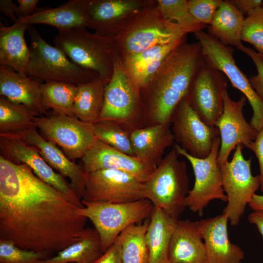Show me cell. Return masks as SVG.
Instances as JSON below:
<instances>
[{
  "mask_svg": "<svg viewBox=\"0 0 263 263\" xmlns=\"http://www.w3.org/2000/svg\"><path fill=\"white\" fill-rule=\"evenodd\" d=\"M194 34L201 44L205 60L214 68L223 73L232 85L240 91L249 101L253 110L250 124L258 132L263 125V101L251 86L249 79L236 65L234 48L222 44L203 30Z\"/></svg>",
  "mask_w": 263,
  "mask_h": 263,
  "instance_id": "9c48e42d",
  "label": "cell"
},
{
  "mask_svg": "<svg viewBox=\"0 0 263 263\" xmlns=\"http://www.w3.org/2000/svg\"></svg>",
  "mask_w": 263,
  "mask_h": 263,
  "instance_id": "f907efd6",
  "label": "cell"
},
{
  "mask_svg": "<svg viewBox=\"0 0 263 263\" xmlns=\"http://www.w3.org/2000/svg\"><path fill=\"white\" fill-rule=\"evenodd\" d=\"M77 85L61 82L41 84L40 92L45 107L61 115L75 116L74 104Z\"/></svg>",
  "mask_w": 263,
  "mask_h": 263,
  "instance_id": "d6a6232c",
  "label": "cell"
},
{
  "mask_svg": "<svg viewBox=\"0 0 263 263\" xmlns=\"http://www.w3.org/2000/svg\"><path fill=\"white\" fill-rule=\"evenodd\" d=\"M262 7L263 8V0L262 4Z\"/></svg>",
  "mask_w": 263,
  "mask_h": 263,
  "instance_id": "681fc988",
  "label": "cell"
},
{
  "mask_svg": "<svg viewBox=\"0 0 263 263\" xmlns=\"http://www.w3.org/2000/svg\"><path fill=\"white\" fill-rule=\"evenodd\" d=\"M81 200L0 155V240L49 257L89 235Z\"/></svg>",
  "mask_w": 263,
  "mask_h": 263,
  "instance_id": "6da1fadb",
  "label": "cell"
},
{
  "mask_svg": "<svg viewBox=\"0 0 263 263\" xmlns=\"http://www.w3.org/2000/svg\"><path fill=\"white\" fill-rule=\"evenodd\" d=\"M244 19L231 0H222L212 22L207 26V33L222 44L238 49L243 45L241 33Z\"/></svg>",
  "mask_w": 263,
  "mask_h": 263,
  "instance_id": "f1b7e54d",
  "label": "cell"
},
{
  "mask_svg": "<svg viewBox=\"0 0 263 263\" xmlns=\"http://www.w3.org/2000/svg\"><path fill=\"white\" fill-rule=\"evenodd\" d=\"M185 40L186 38L168 43L158 44L121 58L126 70L140 90L147 85L168 56Z\"/></svg>",
  "mask_w": 263,
  "mask_h": 263,
  "instance_id": "484cf974",
  "label": "cell"
},
{
  "mask_svg": "<svg viewBox=\"0 0 263 263\" xmlns=\"http://www.w3.org/2000/svg\"><path fill=\"white\" fill-rule=\"evenodd\" d=\"M29 25L16 22L10 26L0 25V64L14 71L27 74L31 52L24 38Z\"/></svg>",
  "mask_w": 263,
  "mask_h": 263,
  "instance_id": "4316f807",
  "label": "cell"
},
{
  "mask_svg": "<svg viewBox=\"0 0 263 263\" xmlns=\"http://www.w3.org/2000/svg\"><path fill=\"white\" fill-rule=\"evenodd\" d=\"M153 0H89V27L102 36H114Z\"/></svg>",
  "mask_w": 263,
  "mask_h": 263,
  "instance_id": "ac0fdd59",
  "label": "cell"
},
{
  "mask_svg": "<svg viewBox=\"0 0 263 263\" xmlns=\"http://www.w3.org/2000/svg\"><path fill=\"white\" fill-rule=\"evenodd\" d=\"M249 149L255 153L260 167L261 185L260 190L263 192V125L258 132L255 141L252 143Z\"/></svg>",
  "mask_w": 263,
  "mask_h": 263,
  "instance_id": "60d3db41",
  "label": "cell"
},
{
  "mask_svg": "<svg viewBox=\"0 0 263 263\" xmlns=\"http://www.w3.org/2000/svg\"><path fill=\"white\" fill-rule=\"evenodd\" d=\"M224 100L223 112L215 125L221 138L218 156L220 167L228 162L231 151L238 145H242L249 149L258 133L244 116L243 110L247 100L244 95L234 101L226 91Z\"/></svg>",
  "mask_w": 263,
  "mask_h": 263,
  "instance_id": "2e32d148",
  "label": "cell"
},
{
  "mask_svg": "<svg viewBox=\"0 0 263 263\" xmlns=\"http://www.w3.org/2000/svg\"><path fill=\"white\" fill-rule=\"evenodd\" d=\"M104 252L100 236L94 228L89 235L58 252L56 256L35 263H93Z\"/></svg>",
  "mask_w": 263,
  "mask_h": 263,
  "instance_id": "4dcf8cb0",
  "label": "cell"
},
{
  "mask_svg": "<svg viewBox=\"0 0 263 263\" xmlns=\"http://www.w3.org/2000/svg\"><path fill=\"white\" fill-rule=\"evenodd\" d=\"M55 46L73 62L93 71L107 84L119 54L113 36L92 33L86 28L58 31L54 39Z\"/></svg>",
  "mask_w": 263,
  "mask_h": 263,
  "instance_id": "3957f363",
  "label": "cell"
},
{
  "mask_svg": "<svg viewBox=\"0 0 263 263\" xmlns=\"http://www.w3.org/2000/svg\"><path fill=\"white\" fill-rule=\"evenodd\" d=\"M106 85L98 76L88 82L77 85L74 104L75 117L91 124L99 120L104 105Z\"/></svg>",
  "mask_w": 263,
  "mask_h": 263,
  "instance_id": "f546056e",
  "label": "cell"
},
{
  "mask_svg": "<svg viewBox=\"0 0 263 263\" xmlns=\"http://www.w3.org/2000/svg\"><path fill=\"white\" fill-rule=\"evenodd\" d=\"M169 124H158L133 130L131 139L135 156L157 166L175 138Z\"/></svg>",
  "mask_w": 263,
  "mask_h": 263,
  "instance_id": "d4e9b609",
  "label": "cell"
},
{
  "mask_svg": "<svg viewBox=\"0 0 263 263\" xmlns=\"http://www.w3.org/2000/svg\"><path fill=\"white\" fill-rule=\"evenodd\" d=\"M169 263H206V252L197 221L178 220L169 250Z\"/></svg>",
  "mask_w": 263,
  "mask_h": 263,
  "instance_id": "cb8c5ba5",
  "label": "cell"
},
{
  "mask_svg": "<svg viewBox=\"0 0 263 263\" xmlns=\"http://www.w3.org/2000/svg\"><path fill=\"white\" fill-rule=\"evenodd\" d=\"M222 0H189L187 1L188 10L199 23L209 25L212 22L215 13Z\"/></svg>",
  "mask_w": 263,
  "mask_h": 263,
  "instance_id": "f35d334b",
  "label": "cell"
},
{
  "mask_svg": "<svg viewBox=\"0 0 263 263\" xmlns=\"http://www.w3.org/2000/svg\"><path fill=\"white\" fill-rule=\"evenodd\" d=\"M241 40L253 45L258 53L263 55V8L250 11L244 21Z\"/></svg>",
  "mask_w": 263,
  "mask_h": 263,
  "instance_id": "8d00e7d4",
  "label": "cell"
},
{
  "mask_svg": "<svg viewBox=\"0 0 263 263\" xmlns=\"http://www.w3.org/2000/svg\"><path fill=\"white\" fill-rule=\"evenodd\" d=\"M38 0H18L19 3L16 13L18 19L29 17L37 8Z\"/></svg>",
  "mask_w": 263,
  "mask_h": 263,
  "instance_id": "7bdbcfd3",
  "label": "cell"
},
{
  "mask_svg": "<svg viewBox=\"0 0 263 263\" xmlns=\"http://www.w3.org/2000/svg\"><path fill=\"white\" fill-rule=\"evenodd\" d=\"M150 218L143 223L132 225L117 237L121 248L122 263H148L146 233Z\"/></svg>",
  "mask_w": 263,
  "mask_h": 263,
  "instance_id": "1f68e13d",
  "label": "cell"
},
{
  "mask_svg": "<svg viewBox=\"0 0 263 263\" xmlns=\"http://www.w3.org/2000/svg\"><path fill=\"white\" fill-rule=\"evenodd\" d=\"M228 78L204 58L191 84L186 98L207 125L215 127L224 110V97Z\"/></svg>",
  "mask_w": 263,
  "mask_h": 263,
  "instance_id": "4fadbf2b",
  "label": "cell"
},
{
  "mask_svg": "<svg viewBox=\"0 0 263 263\" xmlns=\"http://www.w3.org/2000/svg\"><path fill=\"white\" fill-rule=\"evenodd\" d=\"M96 138L114 149L134 156L131 139L132 131L111 120H100L92 124Z\"/></svg>",
  "mask_w": 263,
  "mask_h": 263,
  "instance_id": "e575fe53",
  "label": "cell"
},
{
  "mask_svg": "<svg viewBox=\"0 0 263 263\" xmlns=\"http://www.w3.org/2000/svg\"><path fill=\"white\" fill-rule=\"evenodd\" d=\"M163 17L189 33L202 30L206 25L198 23L191 15L187 0H155Z\"/></svg>",
  "mask_w": 263,
  "mask_h": 263,
  "instance_id": "d590c367",
  "label": "cell"
},
{
  "mask_svg": "<svg viewBox=\"0 0 263 263\" xmlns=\"http://www.w3.org/2000/svg\"><path fill=\"white\" fill-rule=\"evenodd\" d=\"M178 220L154 207L146 233L148 263H169V244Z\"/></svg>",
  "mask_w": 263,
  "mask_h": 263,
  "instance_id": "83f0119b",
  "label": "cell"
},
{
  "mask_svg": "<svg viewBox=\"0 0 263 263\" xmlns=\"http://www.w3.org/2000/svg\"><path fill=\"white\" fill-rule=\"evenodd\" d=\"M26 73L0 65V94L9 101L22 104L38 115H48L40 92V83Z\"/></svg>",
  "mask_w": 263,
  "mask_h": 263,
  "instance_id": "7402d4cb",
  "label": "cell"
},
{
  "mask_svg": "<svg viewBox=\"0 0 263 263\" xmlns=\"http://www.w3.org/2000/svg\"><path fill=\"white\" fill-rule=\"evenodd\" d=\"M79 213L93 224L105 252L129 226L149 218L154 206L147 199L125 203L90 202L81 200Z\"/></svg>",
  "mask_w": 263,
  "mask_h": 263,
  "instance_id": "ba28073f",
  "label": "cell"
},
{
  "mask_svg": "<svg viewBox=\"0 0 263 263\" xmlns=\"http://www.w3.org/2000/svg\"><path fill=\"white\" fill-rule=\"evenodd\" d=\"M249 222L255 225L263 237V210H254L248 217Z\"/></svg>",
  "mask_w": 263,
  "mask_h": 263,
  "instance_id": "bcb514c9",
  "label": "cell"
},
{
  "mask_svg": "<svg viewBox=\"0 0 263 263\" xmlns=\"http://www.w3.org/2000/svg\"><path fill=\"white\" fill-rule=\"evenodd\" d=\"M143 183L133 176L115 169L86 173L82 200L90 202L125 203L142 198Z\"/></svg>",
  "mask_w": 263,
  "mask_h": 263,
  "instance_id": "5bb4252c",
  "label": "cell"
},
{
  "mask_svg": "<svg viewBox=\"0 0 263 263\" xmlns=\"http://www.w3.org/2000/svg\"><path fill=\"white\" fill-rule=\"evenodd\" d=\"M86 173L100 169H115L126 172L145 182L157 166L119 151L96 138L81 158Z\"/></svg>",
  "mask_w": 263,
  "mask_h": 263,
  "instance_id": "e0dca14e",
  "label": "cell"
},
{
  "mask_svg": "<svg viewBox=\"0 0 263 263\" xmlns=\"http://www.w3.org/2000/svg\"><path fill=\"white\" fill-rule=\"evenodd\" d=\"M36 116L38 115L25 106L0 96V135L13 134L30 128L35 126Z\"/></svg>",
  "mask_w": 263,
  "mask_h": 263,
  "instance_id": "836d02e7",
  "label": "cell"
},
{
  "mask_svg": "<svg viewBox=\"0 0 263 263\" xmlns=\"http://www.w3.org/2000/svg\"><path fill=\"white\" fill-rule=\"evenodd\" d=\"M244 146L239 145L230 162L220 167L223 188L227 204L223 213L227 215L231 225H237L245 207L260 188V175L253 176L251 170L252 157L245 159Z\"/></svg>",
  "mask_w": 263,
  "mask_h": 263,
  "instance_id": "8fae6325",
  "label": "cell"
},
{
  "mask_svg": "<svg viewBox=\"0 0 263 263\" xmlns=\"http://www.w3.org/2000/svg\"><path fill=\"white\" fill-rule=\"evenodd\" d=\"M236 8L244 15L250 11L262 6V0H231Z\"/></svg>",
  "mask_w": 263,
  "mask_h": 263,
  "instance_id": "ee69618b",
  "label": "cell"
},
{
  "mask_svg": "<svg viewBox=\"0 0 263 263\" xmlns=\"http://www.w3.org/2000/svg\"><path fill=\"white\" fill-rule=\"evenodd\" d=\"M170 123L177 144L196 158L207 157L214 141L220 136L217 128L206 124L186 97L175 108Z\"/></svg>",
  "mask_w": 263,
  "mask_h": 263,
  "instance_id": "9a60e30c",
  "label": "cell"
},
{
  "mask_svg": "<svg viewBox=\"0 0 263 263\" xmlns=\"http://www.w3.org/2000/svg\"><path fill=\"white\" fill-rule=\"evenodd\" d=\"M228 217L222 213L197 221L206 252V263H241L244 252L229 240Z\"/></svg>",
  "mask_w": 263,
  "mask_h": 263,
  "instance_id": "44dd1931",
  "label": "cell"
},
{
  "mask_svg": "<svg viewBox=\"0 0 263 263\" xmlns=\"http://www.w3.org/2000/svg\"><path fill=\"white\" fill-rule=\"evenodd\" d=\"M48 258L44 253L22 249L11 241L0 240V263H35Z\"/></svg>",
  "mask_w": 263,
  "mask_h": 263,
  "instance_id": "74e56055",
  "label": "cell"
},
{
  "mask_svg": "<svg viewBox=\"0 0 263 263\" xmlns=\"http://www.w3.org/2000/svg\"><path fill=\"white\" fill-rule=\"evenodd\" d=\"M100 120L116 122L131 131L143 128L140 89L126 70L119 54L114 61L112 76L105 86Z\"/></svg>",
  "mask_w": 263,
  "mask_h": 263,
  "instance_id": "52a82bcc",
  "label": "cell"
},
{
  "mask_svg": "<svg viewBox=\"0 0 263 263\" xmlns=\"http://www.w3.org/2000/svg\"><path fill=\"white\" fill-rule=\"evenodd\" d=\"M93 263H122L118 240L116 239L113 244Z\"/></svg>",
  "mask_w": 263,
  "mask_h": 263,
  "instance_id": "b9f144b4",
  "label": "cell"
},
{
  "mask_svg": "<svg viewBox=\"0 0 263 263\" xmlns=\"http://www.w3.org/2000/svg\"><path fill=\"white\" fill-rule=\"evenodd\" d=\"M88 3L89 0H70L56 8H37L32 15L16 22L29 26L48 25L58 31L89 27Z\"/></svg>",
  "mask_w": 263,
  "mask_h": 263,
  "instance_id": "603a6c76",
  "label": "cell"
},
{
  "mask_svg": "<svg viewBox=\"0 0 263 263\" xmlns=\"http://www.w3.org/2000/svg\"><path fill=\"white\" fill-rule=\"evenodd\" d=\"M220 145L219 136L214 141L211 151L205 158L192 156L177 144L174 146L178 154L185 157L191 165L195 182L193 188L189 191L185 199V203L186 207L199 216L203 215L205 208L212 200L227 201L218 162Z\"/></svg>",
  "mask_w": 263,
  "mask_h": 263,
  "instance_id": "30bf717a",
  "label": "cell"
},
{
  "mask_svg": "<svg viewBox=\"0 0 263 263\" xmlns=\"http://www.w3.org/2000/svg\"><path fill=\"white\" fill-rule=\"evenodd\" d=\"M34 123L46 139L61 147L72 161L81 158L96 139L92 124L75 116L53 112L52 115L35 117Z\"/></svg>",
  "mask_w": 263,
  "mask_h": 263,
  "instance_id": "7c38bea8",
  "label": "cell"
},
{
  "mask_svg": "<svg viewBox=\"0 0 263 263\" xmlns=\"http://www.w3.org/2000/svg\"><path fill=\"white\" fill-rule=\"evenodd\" d=\"M31 43L27 74L38 80L78 85L99 76L71 61L59 48L48 44L33 26L27 29Z\"/></svg>",
  "mask_w": 263,
  "mask_h": 263,
  "instance_id": "8992f818",
  "label": "cell"
},
{
  "mask_svg": "<svg viewBox=\"0 0 263 263\" xmlns=\"http://www.w3.org/2000/svg\"><path fill=\"white\" fill-rule=\"evenodd\" d=\"M259 55L260 56V58H261V59L263 61V55H260V54H259Z\"/></svg>",
  "mask_w": 263,
  "mask_h": 263,
  "instance_id": "c3c4849f",
  "label": "cell"
},
{
  "mask_svg": "<svg viewBox=\"0 0 263 263\" xmlns=\"http://www.w3.org/2000/svg\"><path fill=\"white\" fill-rule=\"evenodd\" d=\"M188 34L176 23L166 19L153 0L113 37L123 58L158 44L182 39Z\"/></svg>",
  "mask_w": 263,
  "mask_h": 263,
  "instance_id": "277c9868",
  "label": "cell"
},
{
  "mask_svg": "<svg viewBox=\"0 0 263 263\" xmlns=\"http://www.w3.org/2000/svg\"><path fill=\"white\" fill-rule=\"evenodd\" d=\"M37 129L34 126L17 133L2 135L17 139L36 149L49 166L57 170L63 177L70 179L71 188L77 197L82 200L86 176L82 166L70 160L56 144L41 135Z\"/></svg>",
  "mask_w": 263,
  "mask_h": 263,
  "instance_id": "ffe728a7",
  "label": "cell"
},
{
  "mask_svg": "<svg viewBox=\"0 0 263 263\" xmlns=\"http://www.w3.org/2000/svg\"><path fill=\"white\" fill-rule=\"evenodd\" d=\"M238 50L248 56L255 64L258 74L250 77L249 80L254 91L263 101V61L259 54L250 47L243 45Z\"/></svg>",
  "mask_w": 263,
  "mask_h": 263,
  "instance_id": "ab89813d",
  "label": "cell"
},
{
  "mask_svg": "<svg viewBox=\"0 0 263 263\" xmlns=\"http://www.w3.org/2000/svg\"><path fill=\"white\" fill-rule=\"evenodd\" d=\"M178 156L174 147L143 183L142 190L143 199L176 219L186 207L185 200L189 191L186 163Z\"/></svg>",
  "mask_w": 263,
  "mask_h": 263,
  "instance_id": "5b68a950",
  "label": "cell"
},
{
  "mask_svg": "<svg viewBox=\"0 0 263 263\" xmlns=\"http://www.w3.org/2000/svg\"><path fill=\"white\" fill-rule=\"evenodd\" d=\"M204 60L199 42L185 40L168 56L147 85L140 90L143 127L171 124L173 111L187 96Z\"/></svg>",
  "mask_w": 263,
  "mask_h": 263,
  "instance_id": "7a4b0ae2",
  "label": "cell"
},
{
  "mask_svg": "<svg viewBox=\"0 0 263 263\" xmlns=\"http://www.w3.org/2000/svg\"><path fill=\"white\" fill-rule=\"evenodd\" d=\"M248 205L254 210H263V195L255 193Z\"/></svg>",
  "mask_w": 263,
  "mask_h": 263,
  "instance_id": "7dc6e473",
  "label": "cell"
},
{
  "mask_svg": "<svg viewBox=\"0 0 263 263\" xmlns=\"http://www.w3.org/2000/svg\"><path fill=\"white\" fill-rule=\"evenodd\" d=\"M18 5L14 3L12 0H0V11L12 20L14 23L18 20L16 13Z\"/></svg>",
  "mask_w": 263,
  "mask_h": 263,
  "instance_id": "f6af8a7d",
  "label": "cell"
},
{
  "mask_svg": "<svg viewBox=\"0 0 263 263\" xmlns=\"http://www.w3.org/2000/svg\"><path fill=\"white\" fill-rule=\"evenodd\" d=\"M0 156L5 159L27 166L45 183L72 198L80 200L70 184L56 173L33 147L17 139L0 135Z\"/></svg>",
  "mask_w": 263,
  "mask_h": 263,
  "instance_id": "d6986e66",
  "label": "cell"
}]
</instances>
